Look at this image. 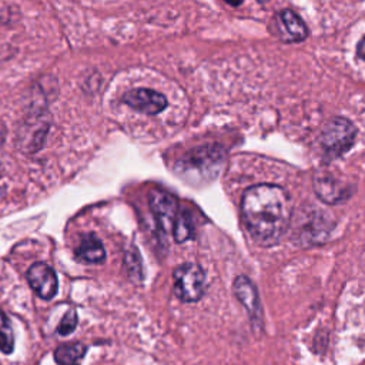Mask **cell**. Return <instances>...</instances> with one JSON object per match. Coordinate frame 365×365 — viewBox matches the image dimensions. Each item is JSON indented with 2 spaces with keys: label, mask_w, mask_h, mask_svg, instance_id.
<instances>
[{
  "label": "cell",
  "mask_w": 365,
  "mask_h": 365,
  "mask_svg": "<svg viewBox=\"0 0 365 365\" xmlns=\"http://www.w3.org/2000/svg\"><path fill=\"white\" fill-rule=\"evenodd\" d=\"M241 211L247 230L255 242L262 247H272L288 230L291 200L279 185L257 184L244 192Z\"/></svg>",
  "instance_id": "obj_1"
},
{
  "label": "cell",
  "mask_w": 365,
  "mask_h": 365,
  "mask_svg": "<svg viewBox=\"0 0 365 365\" xmlns=\"http://www.w3.org/2000/svg\"><path fill=\"white\" fill-rule=\"evenodd\" d=\"M356 127L345 117H334L322 127L319 143L329 157L345 154L356 140Z\"/></svg>",
  "instance_id": "obj_2"
},
{
  "label": "cell",
  "mask_w": 365,
  "mask_h": 365,
  "mask_svg": "<svg viewBox=\"0 0 365 365\" xmlns=\"http://www.w3.org/2000/svg\"><path fill=\"white\" fill-rule=\"evenodd\" d=\"M174 292L182 302H195L205 292L204 269L194 262H184L174 269Z\"/></svg>",
  "instance_id": "obj_3"
},
{
  "label": "cell",
  "mask_w": 365,
  "mask_h": 365,
  "mask_svg": "<svg viewBox=\"0 0 365 365\" xmlns=\"http://www.w3.org/2000/svg\"><path fill=\"white\" fill-rule=\"evenodd\" d=\"M148 204L158 228L165 234L173 232L174 222L178 215L177 200L168 192L154 190L148 195Z\"/></svg>",
  "instance_id": "obj_4"
},
{
  "label": "cell",
  "mask_w": 365,
  "mask_h": 365,
  "mask_svg": "<svg viewBox=\"0 0 365 365\" xmlns=\"http://www.w3.org/2000/svg\"><path fill=\"white\" fill-rule=\"evenodd\" d=\"M232 291H234L235 298L240 301V304L247 309L252 325L257 328H261L262 308H261L258 291H257L254 282L245 275H238L234 279Z\"/></svg>",
  "instance_id": "obj_5"
},
{
  "label": "cell",
  "mask_w": 365,
  "mask_h": 365,
  "mask_svg": "<svg viewBox=\"0 0 365 365\" xmlns=\"http://www.w3.org/2000/svg\"><path fill=\"white\" fill-rule=\"evenodd\" d=\"M123 101L131 108L144 114H158L167 106V97L151 88H134L123 96Z\"/></svg>",
  "instance_id": "obj_6"
},
{
  "label": "cell",
  "mask_w": 365,
  "mask_h": 365,
  "mask_svg": "<svg viewBox=\"0 0 365 365\" xmlns=\"http://www.w3.org/2000/svg\"><path fill=\"white\" fill-rule=\"evenodd\" d=\"M27 281L33 291L43 299H51L57 292V277L53 268L44 262H36L27 269Z\"/></svg>",
  "instance_id": "obj_7"
},
{
  "label": "cell",
  "mask_w": 365,
  "mask_h": 365,
  "mask_svg": "<svg viewBox=\"0 0 365 365\" xmlns=\"http://www.w3.org/2000/svg\"><path fill=\"white\" fill-rule=\"evenodd\" d=\"M314 190L319 200L327 204H338L345 201L351 194L346 185L339 182L335 177L322 174L317 175L314 181Z\"/></svg>",
  "instance_id": "obj_8"
},
{
  "label": "cell",
  "mask_w": 365,
  "mask_h": 365,
  "mask_svg": "<svg viewBox=\"0 0 365 365\" xmlns=\"http://www.w3.org/2000/svg\"><path fill=\"white\" fill-rule=\"evenodd\" d=\"M278 27L285 41L298 43L307 38L308 27L304 20L291 9H285L278 14Z\"/></svg>",
  "instance_id": "obj_9"
},
{
  "label": "cell",
  "mask_w": 365,
  "mask_h": 365,
  "mask_svg": "<svg viewBox=\"0 0 365 365\" xmlns=\"http://www.w3.org/2000/svg\"><path fill=\"white\" fill-rule=\"evenodd\" d=\"M76 255L83 262L100 264L106 259V250L101 241L94 234H86L83 235L80 245L77 247Z\"/></svg>",
  "instance_id": "obj_10"
},
{
  "label": "cell",
  "mask_w": 365,
  "mask_h": 365,
  "mask_svg": "<svg viewBox=\"0 0 365 365\" xmlns=\"http://www.w3.org/2000/svg\"><path fill=\"white\" fill-rule=\"evenodd\" d=\"M86 352L87 345L83 342L61 344L54 349V361L57 365H81Z\"/></svg>",
  "instance_id": "obj_11"
},
{
  "label": "cell",
  "mask_w": 365,
  "mask_h": 365,
  "mask_svg": "<svg viewBox=\"0 0 365 365\" xmlns=\"http://www.w3.org/2000/svg\"><path fill=\"white\" fill-rule=\"evenodd\" d=\"M173 235L177 242H184L192 238L194 235V225L191 221V217L187 211H178L177 220L174 222Z\"/></svg>",
  "instance_id": "obj_12"
},
{
  "label": "cell",
  "mask_w": 365,
  "mask_h": 365,
  "mask_svg": "<svg viewBox=\"0 0 365 365\" xmlns=\"http://www.w3.org/2000/svg\"><path fill=\"white\" fill-rule=\"evenodd\" d=\"M14 349V334L11 322L7 315L0 309V351L3 354H11Z\"/></svg>",
  "instance_id": "obj_13"
},
{
  "label": "cell",
  "mask_w": 365,
  "mask_h": 365,
  "mask_svg": "<svg viewBox=\"0 0 365 365\" xmlns=\"http://www.w3.org/2000/svg\"><path fill=\"white\" fill-rule=\"evenodd\" d=\"M76 327H77V314L74 309H70L61 318V321L57 327V332L60 335H68L76 329Z\"/></svg>",
  "instance_id": "obj_14"
},
{
  "label": "cell",
  "mask_w": 365,
  "mask_h": 365,
  "mask_svg": "<svg viewBox=\"0 0 365 365\" xmlns=\"http://www.w3.org/2000/svg\"><path fill=\"white\" fill-rule=\"evenodd\" d=\"M356 56L365 61V36L361 38V41L356 46Z\"/></svg>",
  "instance_id": "obj_15"
}]
</instances>
